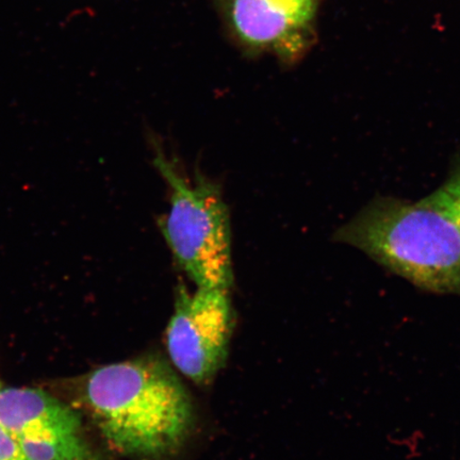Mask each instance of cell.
<instances>
[{
  "label": "cell",
  "instance_id": "obj_1",
  "mask_svg": "<svg viewBox=\"0 0 460 460\" xmlns=\"http://www.w3.org/2000/svg\"><path fill=\"white\" fill-rule=\"evenodd\" d=\"M84 395L102 436L130 458L168 460L194 429L191 395L156 356L99 367L86 378Z\"/></svg>",
  "mask_w": 460,
  "mask_h": 460
},
{
  "label": "cell",
  "instance_id": "obj_8",
  "mask_svg": "<svg viewBox=\"0 0 460 460\" xmlns=\"http://www.w3.org/2000/svg\"><path fill=\"white\" fill-rule=\"evenodd\" d=\"M0 460H27L13 437L0 423Z\"/></svg>",
  "mask_w": 460,
  "mask_h": 460
},
{
  "label": "cell",
  "instance_id": "obj_2",
  "mask_svg": "<svg viewBox=\"0 0 460 460\" xmlns=\"http://www.w3.org/2000/svg\"><path fill=\"white\" fill-rule=\"evenodd\" d=\"M423 289L460 296V230L429 198L377 199L335 234Z\"/></svg>",
  "mask_w": 460,
  "mask_h": 460
},
{
  "label": "cell",
  "instance_id": "obj_4",
  "mask_svg": "<svg viewBox=\"0 0 460 460\" xmlns=\"http://www.w3.org/2000/svg\"><path fill=\"white\" fill-rule=\"evenodd\" d=\"M323 0H216L230 40L245 56L295 63L316 42Z\"/></svg>",
  "mask_w": 460,
  "mask_h": 460
},
{
  "label": "cell",
  "instance_id": "obj_3",
  "mask_svg": "<svg viewBox=\"0 0 460 460\" xmlns=\"http://www.w3.org/2000/svg\"><path fill=\"white\" fill-rule=\"evenodd\" d=\"M154 146L155 168L171 190V208L159 226L172 256L198 288L229 290L232 227L220 188L203 176L190 180L157 143Z\"/></svg>",
  "mask_w": 460,
  "mask_h": 460
},
{
  "label": "cell",
  "instance_id": "obj_7",
  "mask_svg": "<svg viewBox=\"0 0 460 460\" xmlns=\"http://www.w3.org/2000/svg\"><path fill=\"white\" fill-rule=\"evenodd\" d=\"M428 198L450 216L460 230V172Z\"/></svg>",
  "mask_w": 460,
  "mask_h": 460
},
{
  "label": "cell",
  "instance_id": "obj_6",
  "mask_svg": "<svg viewBox=\"0 0 460 460\" xmlns=\"http://www.w3.org/2000/svg\"><path fill=\"white\" fill-rule=\"evenodd\" d=\"M0 423L27 460H96L77 411L44 391L0 383Z\"/></svg>",
  "mask_w": 460,
  "mask_h": 460
},
{
  "label": "cell",
  "instance_id": "obj_5",
  "mask_svg": "<svg viewBox=\"0 0 460 460\" xmlns=\"http://www.w3.org/2000/svg\"><path fill=\"white\" fill-rule=\"evenodd\" d=\"M233 326L229 290H180L166 330L172 365L193 383L209 384L226 365Z\"/></svg>",
  "mask_w": 460,
  "mask_h": 460
}]
</instances>
